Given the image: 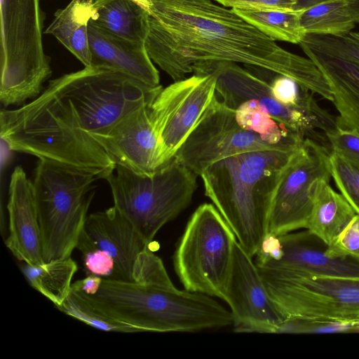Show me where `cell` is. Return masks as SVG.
I'll list each match as a JSON object with an SVG mask.
<instances>
[{
    "instance_id": "1",
    "label": "cell",
    "mask_w": 359,
    "mask_h": 359,
    "mask_svg": "<svg viewBox=\"0 0 359 359\" xmlns=\"http://www.w3.org/2000/svg\"><path fill=\"white\" fill-rule=\"evenodd\" d=\"M162 88L113 69L84 67L50 81L28 104L2 109L0 137L12 151L105 180L116 165L92 135L153 102Z\"/></svg>"
},
{
    "instance_id": "2",
    "label": "cell",
    "mask_w": 359,
    "mask_h": 359,
    "mask_svg": "<svg viewBox=\"0 0 359 359\" xmlns=\"http://www.w3.org/2000/svg\"><path fill=\"white\" fill-rule=\"evenodd\" d=\"M145 46L174 81L194 66L243 63L290 77L332 102V90L316 65L286 50L232 8L210 0H151Z\"/></svg>"
},
{
    "instance_id": "3",
    "label": "cell",
    "mask_w": 359,
    "mask_h": 359,
    "mask_svg": "<svg viewBox=\"0 0 359 359\" xmlns=\"http://www.w3.org/2000/svg\"><path fill=\"white\" fill-rule=\"evenodd\" d=\"M301 143L233 155L214 163L200 175L205 196L252 257L268 234L272 199L281 170Z\"/></svg>"
},
{
    "instance_id": "4",
    "label": "cell",
    "mask_w": 359,
    "mask_h": 359,
    "mask_svg": "<svg viewBox=\"0 0 359 359\" xmlns=\"http://www.w3.org/2000/svg\"><path fill=\"white\" fill-rule=\"evenodd\" d=\"M85 296L105 315L140 332H197L233 324L231 311L212 297L175 286L102 278L98 291Z\"/></svg>"
},
{
    "instance_id": "5",
    "label": "cell",
    "mask_w": 359,
    "mask_h": 359,
    "mask_svg": "<svg viewBox=\"0 0 359 359\" xmlns=\"http://www.w3.org/2000/svg\"><path fill=\"white\" fill-rule=\"evenodd\" d=\"M96 175L39 159L32 181L44 263L71 257L95 194Z\"/></svg>"
},
{
    "instance_id": "6",
    "label": "cell",
    "mask_w": 359,
    "mask_h": 359,
    "mask_svg": "<svg viewBox=\"0 0 359 359\" xmlns=\"http://www.w3.org/2000/svg\"><path fill=\"white\" fill-rule=\"evenodd\" d=\"M0 101L4 107L37 97L51 75L42 42L39 0H0Z\"/></svg>"
},
{
    "instance_id": "7",
    "label": "cell",
    "mask_w": 359,
    "mask_h": 359,
    "mask_svg": "<svg viewBox=\"0 0 359 359\" xmlns=\"http://www.w3.org/2000/svg\"><path fill=\"white\" fill-rule=\"evenodd\" d=\"M197 176L173 158L149 175L116 165L105 180L114 206L150 245L157 232L189 205Z\"/></svg>"
},
{
    "instance_id": "8",
    "label": "cell",
    "mask_w": 359,
    "mask_h": 359,
    "mask_svg": "<svg viewBox=\"0 0 359 359\" xmlns=\"http://www.w3.org/2000/svg\"><path fill=\"white\" fill-rule=\"evenodd\" d=\"M257 269L267 292L284 319L359 325V277L323 275L292 269Z\"/></svg>"
},
{
    "instance_id": "9",
    "label": "cell",
    "mask_w": 359,
    "mask_h": 359,
    "mask_svg": "<svg viewBox=\"0 0 359 359\" xmlns=\"http://www.w3.org/2000/svg\"><path fill=\"white\" fill-rule=\"evenodd\" d=\"M236 241L213 204L198 206L173 255L175 271L184 289L224 301Z\"/></svg>"
},
{
    "instance_id": "10",
    "label": "cell",
    "mask_w": 359,
    "mask_h": 359,
    "mask_svg": "<svg viewBox=\"0 0 359 359\" xmlns=\"http://www.w3.org/2000/svg\"><path fill=\"white\" fill-rule=\"evenodd\" d=\"M330 153L314 140H303L280 174L268 233L280 236L307 229L317 186L330 180Z\"/></svg>"
},
{
    "instance_id": "11",
    "label": "cell",
    "mask_w": 359,
    "mask_h": 359,
    "mask_svg": "<svg viewBox=\"0 0 359 359\" xmlns=\"http://www.w3.org/2000/svg\"><path fill=\"white\" fill-rule=\"evenodd\" d=\"M194 74H213L215 95L225 105L235 110L247 100H256L277 121L303 139L311 138L315 128L325 133L337 126L336 118L318 106L311 109L284 105L272 95L269 84L233 62L201 64L194 67Z\"/></svg>"
},
{
    "instance_id": "12",
    "label": "cell",
    "mask_w": 359,
    "mask_h": 359,
    "mask_svg": "<svg viewBox=\"0 0 359 359\" xmlns=\"http://www.w3.org/2000/svg\"><path fill=\"white\" fill-rule=\"evenodd\" d=\"M299 144H270L258 135L243 129L236 121L235 110L215 95L174 158L200 176L214 163L233 155Z\"/></svg>"
},
{
    "instance_id": "13",
    "label": "cell",
    "mask_w": 359,
    "mask_h": 359,
    "mask_svg": "<svg viewBox=\"0 0 359 359\" xmlns=\"http://www.w3.org/2000/svg\"><path fill=\"white\" fill-rule=\"evenodd\" d=\"M216 93L210 73L194 74L162 88L151 104L161 166L171 161L194 130Z\"/></svg>"
},
{
    "instance_id": "14",
    "label": "cell",
    "mask_w": 359,
    "mask_h": 359,
    "mask_svg": "<svg viewBox=\"0 0 359 359\" xmlns=\"http://www.w3.org/2000/svg\"><path fill=\"white\" fill-rule=\"evenodd\" d=\"M224 302L230 308L236 332L272 333L284 320L267 292L252 257L238 241Z\"/></svg>"
},
{
    "instance_id": "15",
    "label": "cell",
    "mask_w": 359,
    "mask_h": 359,
    "mask_svg": "<svg viewBox=\"0 0 359 359\" xmlns=\"http://www.w3.org/2000/svg\"><path fill=\"white\" fill-rule=\"evenodd\" d=\"M151 102L131 110L107 131L92 135L116 165L140 175H151L161 167Z\"/></svg>"
},
{
    "instance_id": "16",
    "label": "cell",
    "mask_w": 359,
    "mask_h": 359,
    "mask_svg": "<svg viewBox=\"0 0 359 359\" xmlns=\"http://www.w3.org/2000/svg\"><path fill=\"white\" fill-rule=\"evenodd\" d=\"M8 233L5 245L20 262L32 265L44 263L32 181L21 166L11 176L6 205Z\"/></svg>"
},
{
    "instance_id": "17",
    "label": "cell",
    "mask_w": 359,
    "mask_h": 359,
    "mask_svg": "<svg viewBox=\"0 0 359 359\" xmlns=\"http://www.w3.org/2000/svg\"><path fill=\"white\" fill-rule=\"evenodd\" d=\"M84 230L114 261L111 279L133 281V266L138 255L149 247L132 224L114 205L88 215Z\"/></svg>"
},
{
    "instance_id": "18",
    "label": "cell",
    "mask_w": 359,
    "mask_h": 359,
    "mask_svg": "<svg viewBox=\"0 0 359 359\" xmlns=\"http://www.w3.org/2000/svg\"><path fill=\"white\" fill-rule=\"evenodd\" d=\"M280 251L273 259L255 263L266 269H292L323 275L359 277V263L350 259L327 257L326 245L309 230L278 236Z\"/></svg>"
},
{
    "instance_id": "19",
    "label": "cell",
    "mask_w": 359,
    "mask_h": 359,
    "mask_svg": "<svg viewBox=\"0 0 359 359\" xmlns=\"http://www.w3.org/2000/svg\"><path fill=\"white\" fill-rule=\"evenodd\" d=\"M90 66L113 69L151 87L161 86L159 74L144 43L114 36L88 23Z\"/></svg>"
},
{
    "instance_id": "20",
    "label": "cell",
    "mask_w": 359,
    "mask_h": 359,
    "mask_svg": "<svg viewBox=\"0 0 359 359\" xmlns=\"http://www.w3.org/2000/svg\"><path fill=\"white\" fill-rule=\"evenodd\" d=\"M326 79L339 116L337 126L359 133V65L311 46L299 45Z\"/></svg>"
},
{
    "instance_id": "21",
    "label": "cell",
    "mask_w": 359,
    "mask_h": 359,
    "mask_svg": "<svg viewBox=\"0 0 359 359\" xmlns=\"http://www.w3.org/2000/svg\"><path fill=\"white\" fill-rule=\"evenodd\" d=\"M149 15L135 0H93L89 24L106 34L145 43Z\"/></svg>"
},
{
    "instance_id": "22",
    "label": "cell",
    "mask_w": 359,
    "mask_h": 359,
    "mask_svg": "<svg viewBox=\"0 0 359 359\" xmlns=\"http://www.w3.org/2000/svg\"><path fill=\"white\" fill-rule=\"evenodd\" d=\"M322 180L317 186L307 230L326 245L349 224L355 211L341 194Z\"/></svg>"
},
{
    "instance_id": "23",
    "label": "cell",
    "mask_w": 359,
    "mask_h": 359,
    "mask_svg": "<svg viewBox=\"0 0 359 359\" xmlns=\"http://www.w3.org/2000/svg\"><path fill=\"white\" fill-rule=\"evenodd\" d=\"M93 0H72L58 9L45 31L54 36L84 67L90 66L88 23Z\"/></svg>"
},
{
    "instance_id": "24",
    "label": "cell",
    "mask_w": 359,
    "mask_h": 359,
    "mask_svg": "<svg viewBox=\"0 0 359 359\" xmlns=\"http://www.w3.org/2000/svg\"><path fill=\"white\" fill-rule=\"evenodd\" d=\"M20 267L30 285L55 306L61 305L69 294L77 271V264L71 257L41 265L23 262Z\"/></svg>"
},
{
    "instance_id": "25",
    "label": "cell",
    "mask_w": 359,
    "mask_h": 359,
    "mask_svg": "<svg viewBox=\"0 0 359 359\" xmlns=\"http://www.w3.org/2000/svg\"><path fill=\"white\" fill-rule=\"evenodd\" d=\"M232 9L274 41L299 45L306 35L301 24V15L304 10Z\"/></svg>"
},
{
    "instance_id": "26",
    "label": "cell",
    "mask_w": 359,
    "mask_h": 359,
    "mask_svg": "<svg viewBox=\"0 0 359 359\" xmlns=\"http://www.w3.org/2000/svg\"><path fill=\"white\" fill-rule=\"evenodd\" d=\"M235 116L237 123L243 129L258 135L270 144H297L304 140L276 121L265 107L256 100L242 102L235 109Z\"/></svg>"
},
{
    "instance_id": "27",
    "label": "cell",
    "mask_w": 359,
    "mask_h": 359,
    "mask_svg": "<svg viewBox=\"0 0 359 359\" xmlns=\"http://www.w3.org/2000/svg\"><path fill=\"white\" fill-rule=\"evenodd\" d=\"M301 24L306 34L342 35L357 24L346 0H329L304 10Z\"/></svg>"
},
{
    "instance_id": "28",
    "label": "cell",
    "mask_w": 359,
    "mask_h": 359,
    "mask_svg": "<svg viewBox=\"0 0 359 359\" xmlns=\"http://www.w3.org/2000/svg\"><path fill=\"white\" fill-rule=\"evenodd\" d=\"M59 311L88 325L106 332H141L137 328L111 318L95 308L83 292L72 289Z\"/></svg>"
},
{
    "instance_id": "29",
    "label": "cell",
    "mask_w": 359,
    "mask_h": 359,
    "mask_svg": "<svg viewBox=\"0 0 359 359\" xmlns=\"http://www.w3.org/2000/svg\"><path fill=\"white\" fill-rule=\"evenodd\" d=\"M271 71L264 69V74L257 76L266 81L269 86L274 98L281 104L303 109H311L318 104L312 96V93L300 86L292 79L275 74L269 76Z\"/></svg>"
},
{
    "instance_id": "30",
    "label": "cell",
    "mask_w": 359,
    "mask_h": 359,
    "mask_svg": "<svg viewBox=\"0 0 359 359\" xmlns=\"http://www.w3.org/2000/svg\"><path fill=\"white\" fill-rule=\"evenodd\" d=\"M331 177L341 194L359 215V163L330 153Z\"/></svg>"
},
{
    "instance_id": "31",
    "label": "cell",
    "mask_w": 359,
    "mask_h": 359,
    "mask_svg": "<svg viewBox=\"0 0 359 359\" xmlns=\"http://www.w3.org/2000/svg\"><path fill=\"white\" fill-rule=\"evenodd\" d=\"M300 43L359 65V38L357 32L342 35L306 34Z\"/></svg>"
},
{
    "instance_id": "32",
    "label": "cell",
    "mask_w": 359,
    "mask_h": 359,
    "mask_svg": "<svg viewBox=\"0 0 359 359\" xmlns=\"http://www.w3.org/2000/svg\"><path fill=\"white\" fill-rule=\"evenodd\" d=\"M133 281L170 287L175 286L170 279L160 257L151 250L150 246L137 257L133 266Z\"/></svg>"
},
{
    "instance_id": "33",
    "label": "cell",
    "mask_w": 359,
    "mask_h": 359,
    "mask_svg": "<svg viewBox=\"0 0 359 359\" xmlns=\"http://www.w3.org/2000/svg\"><path fill=\"white\" fill-rule=\"evenodd\" d=\"M83 255L86 269L90 275L109 278L114 269L113 258L100 249L83 228L76 245Z\"/></svg>"
},
{
    "instance_id": "34",
    "label": "cell",
    "mask_w": 359,
    "mask_h": 359,
    "mask_svg": "<svg viewBox=\"0 0 359 359\" xmlns=\"http://www.w3.org/2000/svg\"><path fill=\"white\" fill-rule=\"evenodd\" d=\"M355 324L285 318L273 330L272 333H349L354 332Z\"/></svg>"
},
{
    "instance_id": "35",
    "label": "cell",
    "mask_w": 359,
    "mask_h": 359,
    "mask_svg": "<svg viewBox=\"0 0 359 359\" xmlns=\"http://www.w3.org/2000/svg\"><path fill=\"white\" fill-rule=\"evenodd\" d=\"M329 257L350 259L359 263V215L356 214L344 229L325 250Z\"/></svg>"
},
{
    "instance_id": "36",
    "label": "cell",
    "mask_w": 359,
    "mask_h": 359,
    "mask_svg": "<svg viewBox=\"0 0 359 359\" xmlns=\"http://www.w3.org/2000/svg\"><path fill=\"white\" fill-rule=\"evenodd\" d=\"M325 133L332 151L359 163V133L338 126Z\"/></svg>"
},
{
    "instance_id": "37",
    "label": "cell",
    "mask_w": 359,
    "mask_h": 359,
    "mask_svg": "<svg viewBox=\"0 0 359 359\" xmlns=\"http://www.w3.org/2000/svg\"><path fill=\"white\" fill-rule=\"evenodd\" d=\"M224 7L242 10L295 9L297 0H215Z\"/></svg>"
},
{
    "instance_id": "38",
    "label": "cell",
    "mask_w": 359,
    "mask_h": 359,
    "mask_svg": "<svg viewBox=\"0 0 359 359\" xmlns=\"http://www.w3.org/2000/svg\"><path fill=\"white\" fill-rule=\"evenodd\" d=\"M102 278L89 275L85 278L78 280L72 285V288L82 291L86 294H95L101 285Z\"/></svg>"
},
{
    "instance_id": "39",
    "label": "cell",
    "mask_w": 359,
    "mask_h": 359,
    "mask_svg": "<svg viewBox=\"0 0 359 359\" xmlns=\"http://www.w3.org/2000/svg\"><path fill=\"white\" fill-rule=\"evenodd\" d=\"M327 1L329 0H297L294 10H306Z\"/></svg>"
},
{
    "instance_id": "40",
    "label": "cell",
    "mask_w": 359,
    "mask_h": 359,
    "mask_svg": "<svg viewBox=\"0 0 359 359\" xmlns=\"http://www.w3.org/2000/svg\"><path fill=\"white\" fill-rule=\"evenodd\" d=\"M350 13L352 17L358 23L359 20V0H346Z\"/></svg>"
},
{
    "instance_id": "41",
    "label": "cell",
    "mask_w": 359,
    "mask_h": 359,
    "mask_svg": "<svg viewBox=\"0 0 359 359\" xmlns=\"http://www.w3.org/2000/svg\"><path fill=\"white\" fill-rule=\"evenodd\" d=\"M145 7L149 12V7L151 5V0H135Z\"/></svg>"
},
{
    "instance_id": "42",
    "label": "cell",
    "mask_w": 359,
    "mask_h": 359,
    "mask_svg": "<svg viewBox=\"0 0 359 359\" xmlns=\"http://www.w3.org/2000/svg\"><path fill=\"white\" fill-rule=\"evenodd\" d=\"M354 333H359V325L355 328Z\"/></svg>"
},
{
    "instance_id": "43",
    "label": "cell",
    "mask_w": 359,
    "mask_h": 359,
    "mask_svg": "<svg viewBox=\"0 0 359 359\" xmlns=\"http://www.w3.org/2000/svg\"><path fill=\"white\" fill-rule=\"evenodd\" d=\"M357 34H358V38H359V33H357Z\"/></svg>"
},
{
    "instance_id": "44",
    "label": "cell",
    "mask_w": 359,
    "mask_h": 359,
    "mask_svg": "<svg viewBox=\"0 0 359 359\" xmlns=\"http://www.w3.org/2000/svg\"><path fill=\"white\" fill-rule=\"evenodd\" d=\"M358 23H359V20H358Z\"/></svg>"
}]
</instances>
